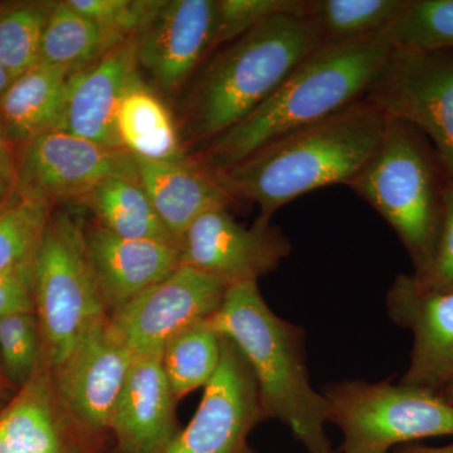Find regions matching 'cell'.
<instances>
[{
	"mask_svg": "<svg viewBox=\"0 0 453 453\" xmlns=\"http://www.w3.org/2000/svg\"><path fill=\"white\" fill-rule=\"evenodd\" d=\"M386 125L387 116L363 98L208 174L235 204L255 203L258 219L271 220L277 210L306 193L348 186L377 150Z\"/></svg>",
	"mask_w": 453,
	"mask_h": 453,
	"instance_id": "1",
	"label": "cell"
},
{
	"mask_svg": "<svg viewBox=\"0 0 453 453\" xmlns=\"http://www.w3.org/2000/svg\"><path fill=\"white\" fill-rule=\"evenodd\" d=\"M393 50L395 43L384 31L323 42L255 111L189 155L190 159L204 172H216L241 162L273 140L347 109L365 98Z\"/></svg>",
	"mask_w": 453,
	"mask_h": 453,
	"instance_id": "2",
	"label": "cell"
},
{
	"mask_svg": "<svg viewBox=\"0 0 453 453\" xmlns=\"http://www.w3.org/2000/svg\"><path fill=\"white\" fill-rule=\"evenodd\" d=\"M321 43L305 17L277 14L216 50L195 74L184 103L186 149L201 150L240 124Z\"/></svg>",
	"mask_w": 453,
	"mask_h": 453,
	"instance_id": "3",
	"label": "cell"
},
{
	"mask_svg": "<svg viewBox=\"0 0 453 453\" xmlns=\"http://www.w3.org/2000/svg\"><path fill=\"white\" fill-rule=\"evenodd\" d=\"M208 323L249 363L267 418L288 426L308 453H335L325 434L329 404L310 383L305 334L270 309L257 282L228 286Z\"/></svg>",
	"mask_w": 453,
	"mask_h": 453,
	"instance_id": "4",
	"label": "cell"
},
{
	"mask_svg": "<svg viewBox=\"0 0 453 453\" xmlns=\"http://www.w3.org/2000/svg\"><path fill=\"white\" fill-rule=\"evenodd\" d=\"M451 181L421 131L387 116L377 150L347 187L395 229L416 273L434 253Z\"/></svg>",
	"mask_w": 453,
	"mask_h": 453,
	"instance_id": "5",
	"label": "cell"
},
{
	"mask_svg": "<svg viewBox=\"0 0 453 453\" xmlns=\"http://www.w3.org/2000/svg\"><path fill=\"white\" fill-rule=\"evenodd\" d=\"M35 312L43 360L56 371L109 318L86 249L85 226L67 211L50 216L35 257Z\"/></svg>",
	"mask_w": 453,
	"mask_h": 453,
	"instance_id": "6",
	"label": "cell"
},
{
	"mask_svg": "<svg viewBox=\"0 0 453 453\" xmlns=\"http://www.w3.org/2000/svg\"><path fill=\"white\" fill-rule=\"evenodd\" d=\"M323 395L329 422L342 431V453H388L399 443L453 436V405L436 393L390 380H344Z\"/></svg>",
	"mask_w": 453,
	"mask_h": 453,
	"instance_id": "7",
	"label": "cell"
},
{
	"mask_svg": "<svg viewBox=\"0 0 453 453\" xmlns=\"http://www.w3.org/2000/svg\"><path fill=\"white\" fill-rule=\"evenodd\" d=\"M365 100L421 131L453 180V50L395 46Z\"/></svg>",
	"mask_w": 453,
	"mask_h": 453,
	"instance_id": "8",
	"label": "cell"
},
{
	"mask_svg": "<svg viewBox=\"0 0 453 453\" xmlns=\"http://www.w3.org/2000/svg\"><path fill=\"white\" fill-rule=\"evenodd\" d=\"M17 160L18 198L80 203L103 181L139 180L138 159L118 146L53 130L22 145Z\"/></svg>",
	"mask_w": 453,
	"mask_h": 453,
	"instance_id": "9",
	"label": "cell"
},
{
	"mask_svg": "<svg viewBox=\"0 0 453 453\" xmlns=\"http://www.w3.org/2000/svg\"><path fill=\"white\" fill-rule=\"evenodd\" d=\"M226 288L219 280L180 265L110 314V329L134 357H162L170 339L219 311Z\"/></svg>",
	"mask_w": 453,
	"mask_h": 453,
	"instance_id": "10",
	"label": "cell"
},
{
	"mask_svg": "<svg viewBox=\"0 0 453 453\" xmlns=\"http://www.w3.org/2000/svg\"><path fill=\"white\" fill-rule=\"evenodd\" d=\"M180 265L201 271L226 286L256 281L288 257L291 241L271 220L241 225L219 208L203 214L181 237Z\"/></svg>",
	"mask_w": 453,
	"mask_h": 453,
	"instance_id": "11",
	"label": "cell"
},
{
	"mask_svg": "<svg viewBox=\"0 0 453 453\" xmlns=\"http://www.w3.org/2000/svg\"><path fill=\"white\" fill-rule=\"evenodd\" d=\"M267 419L257 381L241 351L222 336V357L201 404L163 453H247V437Z\"/></svg>",
	"mask_w": 453,
	"mask_h": 453,
	"instance_id": "12",
	"label": "cell"
},
{
	"mask_svg": "<svg viewBox=\"0 0 453 453\" xmlns=\"http://www.w3.org/2000/svg\"><path fill=\"white\" fill-rule=\"evenodd\" d=\"M217 5V0H162L139 33V68L160 91H179L213 52Z\"/></svg>",
	"mask_w": 453,
	"mask_h": 453,
	"instance_id": "13",
	"label": "cell"
},
{
	"mask_svg": "<svg viewBox=\"0 0 453 453\" xmlns=\"http://www.w3.org/2000/svg\"><path fill=\"white\" fill-rule=\"evenodd\" d=\"M387 308L413 335L410 365L399 384L440 395L453 384V290H425L403 273L390 286Z\"/></svg>",
	"mask_w": 453,
	"mask_h": 453,
	"instance_id": "14",
	"label": "cell"
},
{
	"mask_svg": "<svg viewBox=\"0 0 453 453\" xmlns=\"http://www.w3.org/2000/svg\"><path fill=\"white\" fill-rule=\"evenodd\" d=\"M135 357L116 339L109 318L95 325L52 371L65 412L83 427L109 428L113 405Z\"/></svg>",
	"mask_w": 453,
	"mask_h": 453,
	"instance_id": "15",
	"label": "cell"
},
{
	"mask_svg": "<svg viewBox=\"0 0 453 453\" xmlns=\"http://www.w3.org/2000/svg\"><path fill=\"white\" fill-rule=\"evenodd\" d=\"M140 81L138 37L122 42L92 64L73 70L62 130L121 148L116 115L122 98Z\"/></svg>",
	"mask_w": 453,
	"mask_h": 453,
	"instance_id": "16",
	"label": "cell"
},
{
	"mask_svg": "<svg viewBox=\"0 0 453 453\" xmlns=\"http://www.w3.org/2000/svg\"><path fill=\"white\" fill-rule=\"evenodd\" d=\"M85 240L109 315L180 266L177 242L129 240L98 225L85 228Z\"/></svg>",
	"mask_w": 453,
	"mask_h": 453,
	"instance_id": "17",
	"label": "cell"
},
{
	"mask_svg": "<svg viewBox=\"0 0 453 453\" xmlns=\"http://www.w3.org/2000/svg\"><path fill=\"white\" fill-rule=\"evenodd\" d=\"M175 404L162 357H136L110 417L125 453H163L177 436Z\"/></svg>",
	"mask_w": 453,
	"mask_h": 453,
	"instance_id": "18",
	"label": "cell"
},
{
	"mask_svg": "<svg viewBox=\"0 0 453 453\" xmlns=\"http://www.w3.org/2000/svg\"><path fill=\"white\" fill-rule=\"evenodd\" d=\"M70 418L42 357L29 380L0 410V453H64L65 423Z\"/></svg>",
	"mask_w": 453,
	"mask_h": 453,
	"instance_id": "19",
	"label": "cell"
},
{
	"mask_svg": "<svg viewBox=\"0 0 453 453\" xmlns=\"http://www.w3.org/2000/svg\"><path fill=\"white\" fill-rule=\"evenodd\" d=\"M138 164L139 183L178 242L203 214L235 204L211 174L196 166L190 157L181 163L138 159Z\"/></svg>",
	"mask_w": 453,
	"mask_h": 453,
	"instance_id": "20",
	"label": "cell"
},
{
	"mask_svg": "<svg viewBox=\"0 0 453 453\" xmlns=\"http://www.w3.org/2000/svg\"><path fill=\"white\" fill-rule=\"evenodd\" d=\"M73 70L40 64L12 81L0 97V125L13 144L62 130Z\"/></svg>",
	"mask_w": 453,
	"mask_h": 453,
	"instance_id": "21",
	"label": "cell"
},
{
	"mask_svg": "<svg viewBox=\"0 0 453 453\" xmlns=\"http://www.w3.org/2000/svg\"><path fill=\"white\" fill-rule=\"evenodd\" d=\"M116 131L121 148L136 159L157 163L189 159L168 107L142 81L122 98L116 115Z\"/></svg>",
	"mask_w": 453,
	"mask_h": 453,
	"instance_id": "22",
	"label": "cell"
},
{
	"mask_svg": "<svg viewBox=\"0 0 453 453\" xmlns=\"http://www.w3.org/2000/svg\"><path fill=\"white\" fill-rule=\"evenodd\" d=\"M96 219V225L129 240L178 242L163 225L139 180L107 179L82 199Z\"/></svg>",
	"mask_w": 453,
	"mask_h": 453,
	"instance_id": "23",
	"label": "cell"
},
{
	"mask_svg": "<svg viewBox=\"0 0 453 453\" xmlns=\"http://www.w3.org/2000/svg\"><path fill=\"white\" fill-rule=\"evenodd\" d=\"M220 357L222 336L208 321L187 327L166 342L162 365L177 402L210 383Z\"/></svg>",
	"mask_w": 453,
	"mask_h": 453,
	"instance_id": "24",
	"label": "cell"
},
{
	"mask_svg": "<svg viewBox=\"0 0 453 453\" xmlns=\"http://www.w3.org/2000/svg\"><path fill=\"white\" fill-rule=\"evenodd\" d=\"M410 0H306L303 17L323 42L353 40L386 31Z\"/></svg>",
	"mask_w": 453,
	"mask_h": 453,
	"instance_id": "25",
	"label": "cell"
},
{
	"mask_svg": "<svg viewBox=\"0 0 453 453\" xmlns=\"http://www.w3.org/2000/svg\"><path fill=\"white\" fill-rule=\"evenodd\" d=\"M110 50L96 23L77 13L65 2L50 3L42 38L41 64L77 70Z\"/></svg>",
	"mask_w": 453,
	"mask_h": 453,
	"instance_id": "26",
	"label": "cell"
},
{
	"mask_svg": "<svg viewBox=\"0 0 453 453\" xmlns=\"http://www.w3.org/2000/svg\"><path fill=\"white\" fill-rule=\"evenodd\" d=\"M50 4L17 3L0 8V62L12 81L41 64Z\"/></svg>",
	"mask_w": 453,
	"mask_h": 453,
	"instance_id": "27",
	"label": "cell"
},
{
	"mask_svg": "<svg viewBox=\"0 0 453 453\" xmlns=\"http://www.w3.org/2000/svg\"><path fill=\"white\" fill-rule=\"evenodd\" d=\"M53 207L52 203L17 196L0 208V270L35 257Z\"/></svg>",
	"mask_w": 453,
	"mask_h": 453,
	"instance_id": "28",
	"label": "cell"
},
{
	"mask_svg": "<svg viewBox=\"0 0 453 453\" xmlns=\"http://www.w3.org/2000/svg\"><path fill=\"white\" fill-rule=\"evenodd\" d=\"M384 32L395 46L453 50V0H410L403 13Z\"/></svg>",
	"mask_w": 453,
	"mask_h": 453,
	"instance_id": "29",
	"label": "cell"
},
{
	"mask_svg": "<svg viewBox=\"0 0 453 453\" xmlns=\"http://www.w3.org/2000/svg\"><path fill=\"white\" fill-rule=\"evenodd\" d=\"M77 13L100 27L110 47L138 37L159 7V0H67Z\"/></svg>",
	"mask_w": 453,
	"mask_h": 453,
	"instance_id": "30",
	"label": "cell"
},
{
	"mask_svg": "<svg viewBox=\"0 0 453 453\" xmlns=\"http://www.w3.org/2000/svg\"><path fill=\"white\" fill-rule=\"evenodd\" d=\"M40 324L35 314H17L0 319V360L12 383L25 386L40 362Z\"/></svg>",
	"mask_w": 453,
	"mask_h": 453,
	"instance_id": "31",
	"label": "cell"
},
{
	"mask_svg": "<svg viewBox=\"0 0 453 453\" xmlns=\"http://www.w3.org/2000/svg\"><path fill=\"white\" fill-rule=\"evenodd\" d=\"M214 49L225 46L277 14L303 16L306 0H217Z\"/></svg>",
	"mask_w": 453,
	"mask_h": 453,
	"instance_id": "32",
	"label": "cell"
},
{
	"mask_svg": "<svg viewBox=\"0 0 453 453\" xmlns=\"http://www.w3.org/2000/svg\"><path fill=\"white\" fill-rule=\"evenodd\" d=\"M412 276L425 290H453V180L447 190L445 211L434 253L426 267Z\"/></svg>",
	"mask_w": 453,
	"mask_h": 453,
	"instance_id": "33",
	"label": "cell"
},
{
	"mask_svg": "<svg viewBox=\"0 0 453 453\" xmlns=\"http://www.w3.org/2000/svg\"><path fill=\"white\" fill-rule=\"evenodd\" d=\"M35 257L0 270V319L35 314Z\"/></svg>",
	"mask_w": 453,
	"mask_h": 453,
	"instance_id": "34",
	"label": "cell"
},
{
	"mask_svg": "<svg viewBox=\"0 0 453 453\" xmlns=\"http://www.w3.org/2000/svg\"><path fill=\"white\" fill-rule=\"evenodd\" d=\"M0 125V208L13 201L17 192V159Z\"/></svg>",
	"mask_w": 453,
	"mask_h": 453,
	"instance_id": "35",
	"label": "cell"
},
{
	"mask_svg": "<svg viewBox=\"0 0 453 453\" xmlns=\"http://www.w3.org/2000/svg\"><path fill=\"white\" fill-rule=\"evenodd\" d=\"M398 453H453V445L446 447H410Z\"/></svg>",
	"mask_w": 453,
	"mask_h": 453,
	"instance_id": "36",
	"label": "cell"
},
{
	"mask_svg": "<svg viewBox=\"0 0 453 453\" xmlns=\"http://www.w3.org/2000/svg\"><path fill=\"white\" fill-rule=\"evenodd\" d=\"M13 389V383L8 380L4 372L0 371V401L8 398Z\"/></svg>",
	"mask_w": 453,
	"mask_h": 453,
	"instance_id": "37",
	"label": "cell"
},
{
	"mask_svg": "<svg viewBox=\"0 0 453 453\" xmlns=\"http://www.w3.org/2000/svg\"><path fill=\"white\" fill-rule=\"evenodd\" d=\"M11 83V77H9L7 71H5L4 65L0 62V97H2L3 94L7 91Z\"/></svg>",
	"mask_w": 453,
	"mask_h": 453,
	"instance_id": "38",
	"label": "cell"
},
{
	"mask_svg": "<svg viewBox=\"0 0 453 453\" xmlns=\"http://www.w3.org/2000/svg\"><path fill=\"white\" fill-rule=\"evenodd\" d=\"M440 395L442 396L443 399H446L449 403L453 405V384H451L449 388L443 390V392H441Z\"/></svg>",
	"mask_w": 453,
	"mask_h": 453,
	"instance_id": "39",
	"label": "cell"
},
{
	"mask_svg": "<svg viewBox=\"0 0 453 453\" xmlns=\"http://www.w3.org/2000/svg\"><path fill=\"white\" fill-rule=\"evenodd\" d=\"M0 410H2V404H0Z\"/></svg>",
	"mask_w": 453,
	"mask_h": 453,
	"instance_id": "40",
	"label": "cell"
},
{
	"mask_svg": "<svg viewBox=\"0 0 453 453\" xmlns=\"http://www.w3.org/2000/svg\"><path fill=\"white\" fill-rule=\"evenodd\" d=\"M0 363H2V360H0Z\"/></svg>",
	"mask_w": 453,
	"mask_h": 453,
	"instance_id": "41",
	"label": "cell"
},
{
	"mask_svg": "<svg viewBox=\"0 0 453 453\" xmlns=\"http://www.w3.org/2000/svg\"><path fill=\"white\" fill-rule=\"evenodd\" d=\"M336 453V452H335Z\"/></svg>",
	"mask_w": 453,
	"mask_h": 453,
	"instance_id": "42",
	"label": "cell"
}]
</instances>
